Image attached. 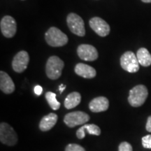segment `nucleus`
<instances>
[{"label":"nucleus","mask_w":151,"mask_h":151,"mask_svg":"<svg viewBox=\"0 0 151 151\" xmlns=\"http://www.w3.org/2000/svg\"><path fill=\"white\" fill-rule=\"evenodd\" d=\"M148 91L143 85H138L130 90L128 101L133 107H139L145 103L148 97Z\"/></svg>","instance_id":"nucleus-1"},{"label":"nucleus","mask_w":151,"mask_h":151,"mask_svg":"<svg viewBox=\"0 0 151 151\" xmlns=\"http://www.w3.org/2000/svg\"><path fill=\"white\" fill-rule=\"evenodd\" d=\"M45 39L49 46L61 47L68 43V37L58 28L52 27L46 32Z\"/></svg>","instance_id":"nucleus-2"},{"label":"nucleus","mask_w":151,"mask_h":151,"mask_svg":"<svg viewBox=\"0 0 151 151\" xmlns=\"http://www.w3.org/2000/svg\"><path fill=\"white\" fill-rule=\"evenodd\" d=\"M65 67L64 62L57 56H51L48 58L46 65L47 76L51 80H56L62 75V71Z\"/></svg>","instance_id":"nucleus-3"},{"label":"nucleus","mask_w":151,"mask_h":151,"mask_svg":"<svg viewBox=\"0 0 151 151\" xmlns=\"http://www.w3.org/2000/svg\"><path fill=\"white\" fill-rule=\"evenodd\" d=\"M67 22L71 32L79 37H84L86 35L85 23L81 16L73 13L69 14L67 16Z\"/></svg>","instance_id":"nucleus-4"},{"label":"nucleus","mask_w":151,"mask_h":151,"mask_svg":"<svg viewBox=\"0 0 151 151\" xmlns=\"http://www.w3.org/2000/svg\"><path fill=\"white\" fill-rule=\"evenodd\" d=\"M139 62L137 57L132 51H127L120 58V65L129 73H136L139 70Z\"/></svg>","instance_id":"nucleus-5"},{"label":"nucleus","mask_w":151,"mask_h":151,"mask_svg":"<svg viewBox=\"0 0 151 151\" xmlns=\"http://www.w3.org/2000/svg\"><path fill=\"white\" fill-rule=\"evenodd\" d=\"M0 141L4 144L12 146L16 144L18 136L11 125L6 122L0 124Z\"/></svg>","instance_id":"nucleus-6"},{"label":"nucleus","mask_w":151,"mask_h":151,"mask_svg":"<svg viewBox=\"0 0 151 151\" xmlns=\"http://www.w3.org/2000/svg\"><path fill=\"white\" fill-rule=\"evenodd\" d=\"M90 120L89 115L83 111H74L67 113L64 118V122L69 127L86 124Z\"/></svg>","instance_id":"nucleus-7"},{"label":"nucleus","mask_w":151,"mask_h":151,"mask_svg":"<svg viewBox=\"0 0 151 151\" xmlns=\"http://www.w3.org/2000/svg\"><path fill=\"white\" fill-rule=\"evenodd\" d=\"M0 28L2 35L6 38L14 37L16 33L17 24L15 19L10 16H6L1 20Z\"/></svg>","instance_id":"nucleus-8"},{"label":"nucleus","mask_w":151,"mask_h":151,"mask_svg":"<svg viewBox=\"0 0 151 151\" xmlns=\"http://www.w3.org/2000/svg\"><path fill=\"white\" fill-rule=\"evenodd\" d=\"M29 62V56L27 52L22 50L14 56L12 62L13 69L17 73H22L27 69Z\"/></svg>","instance_id":"nucleus-9"},{"label":"nucleus","mask_w":151,"mask_h":151,"mask_svg":"<svg viewBox=\"0 0 151 151\" xmlns=\"http://www.w3.org/2000/svg\"><path fill=\"white\" fill-rule=\"evenodd\" d=\"M90 27L100 37H106L110 32V26L105 20L99 17H94L89 22Z\"/></svg>","instance_id":"nucleus-10"},{"label":"nucleus","mask_w":151,"mask_h":151,"mask_svg":"<svg viewBox=\"0 0 151 151\" xmlns=\"http://www.w3.org/2000/svg\"><path fill=\"white\" fill-rule=\"evenodd\" d=\"M77 53L81 60L94 61L98 58V52L95 47L89 44H81L77 48Z\"/></svg>","instance_id":"nucleus-11"},{"label":"nucleus","mask_w":151,"mask_h":151,"mask_svg":"<svg viewBox=\"0 0 151 151\" xmlns=\"http://www.w3.org/2000/svg\"><path fill=\"white\" fill-rule=\"evenodd\" d=\"M109 106V101L105 97L94 98L89 104V109L92 112L99 113L106 111Z\"/></svg>","instance_id":"nucleus-12"},{"label":"nucleus","mask_w":151,"mask_h":151,"mask_svg":"<svg viewBox=\"0 0 151 151\" xmlns=\"http://www.w3.org/2000/svg\"><path fill=\"white\" fill-rule=\"evenodd\" d=\"M0 89L5 94H11L14 92V81L4 71H0Z\"/></svg>","instance_id":"nucleus-13"},{"label":"nucleus","mask_w":151,"mask_h":151,"mask_svg":"<svg viewBox=\"0 0 151 151\" xmlns=\"http://www.w3.org/2000/svg\"><path fill=\"white\" fill-rule=\"evenodd\" d=\"M74 71L77 75L85 78H93L97 72L93 67L83 63H78L76 65Z\"/></svg>","instance_id":"nucleus-14"},{"label":"nucleus","mask_w":151,"mask_h":151,"mask_svg":"<svg viewBox=\"0 0 151 151\" xmlns=\"http://www.w3.org/2000/svg\"><path fill=\"white\" fill-rule=\"evenodd\" d=\"M86 132L90 135L99 136L101 134V129L97 125L94 124H86L77 130V137L79 139H83L86 137Z\"/></svg>","instance_id":"nucleus-15"},{"label":"nucleus","mask_w":151,"mask_h":151,"mask_svg":"<svg viewBox=\"0 0 151 151\" xmlns=\"http://www.w3.org/2000/svg\"><path fill=\"white\" fill-rule=\"evenodd\" d=\"M58 121V116L53 113H49L41 119L39 123V129L43 132H47L51 129L55 125Z\"/></svg>","instance_id":"nucleus-16"},{"label":"nucleus","mask_w":151,"mask_h":151,"mask_svg":"<svg viewBox=\"0 0 151 151\" xmlns=\"http://www.w3.org/2000/svg\"><path fill=\"white\" fill-rule=\"evenodd\" d=\"M81 101V95L78 92H73L68 94L65 100V106L67 109H71L77 106Z\"/></svg>","instance_id":"nucleus-17"},{"label":"nucleus","mask_w":151,"mask_h":151,"mask_svg":"<svg viewBox=\"0 0 151 151\" xmlns=\"http://www.w3.org/2000/svg\"><path fill=\"white\" fill-rule=\"evenodd\" d=\"M137 57L139 64L143 67H149L151 65V55L146 48H139L137 51Z\"/></svg>","instance_id":"nucleus-18"},{"label":"nucleus","mask_w":151,"mask_h":151,"mask_svg":"<svg viewBox=\"0 0 151 151\" xmlns=\"http://www.w3.org/2000/svg\"><path fill=\"white\" fill-rule=\"evenodd\" d=\"M46 99L49 106L52 110H58L60 107V103L56 99V94L52 92H48L46 93Z\"/></svg>","instance_id":"nucleus-19"},{"label":"nucleus","mask_w":151,"mask_h":151,"mask_svg":"<svg viewBox=\"0 0 151 151\" xmlns=\"http://www.w3.org/2000/svg\"><path fill=\"white\" fill-rule=\"evenodd\" d=\"M65 151H86L83 147L78 144H69L66 147Z\"/></svg>","instance_id":"nucleus-20"},{"label":"nucleus","mask_w":151,"mask_h":151,"mask_svg":"<svg viewBox=\"0 0 151 151\" xmlns=\"http://www.w3.org/2000/svg\"><path fill=\"white\" fill-rule=\"evenodd\" d=\"M142 145L145 148H151V135H146L142 138Z\"/></svg>","instance_id":"nucleus-21"},{"label":"nucleus","mask_w":151,"mask_h":151,"mask_svg":"<svg viewBox=\"0 0 151 151\" xmlns=\"http://www.w3.org/2000/svg\"><path fill=\"white\" fill-rule=\"evenodd\" d=\"M118 151H132V146L128 142H122L118 147Z\"/></svg>","instance_id":"nucleus-22"},{"label":"nucleus","mask_w":151,"mask_h":151,"mask_svg":"<svg viewBox=\"0 0 151 151\" xmlns=\"http://www.w3.org/2000/svg\"><path fill=\"white\" fill-rule=\"evenodd\" d=\"M42 92H43L42 87L40 86H35V93L37 94V95H38V96L41 95Z\"/></svg>","instance_id":"nucleus-23"},{"label":"nucleus","mask_w":151,"mask_h":151,"mask_svg":"<svg viewBox=\"0 0 151 151\" xmlns=\"http://www.w3.org/2000/svg\"><path fill=\"white\" fill-rule=\"evenodd\" d=\"M146 129L148 132H151V116H149L148 118V120H147V123L146 126Z\"/></svg>","instance_id":"nucleus-24"},{"label":"nucleus","mask_w":151,"mask_h":151,"mask_svg":"<svg viewBox=\"0 0 151 151\" xmlns=\"http://www.w3.org/2000/svg\"><path fill=\"white\" fill-rule=\"evenodd\" d=\"M65 88H66V86H65V85H63V84H61L60 86V87H59V91H60V94H62V92L64 91V90H65Z\"/></svg>","instance_id":"nucleus-25"},{"label":"nucleus","mask_w":151,"mask_h":151,"mask_svg":"<svg viewBox=\"0 0 151 151\" xmlns=\"http://www.w3.org/2000/svg\"><path fill=\"white\" fill-rule=\"evenodd\" d=\"M144 3H151V0H141Z\"/></svg>","instance_id":"nucleus-26"}]
</instances>
